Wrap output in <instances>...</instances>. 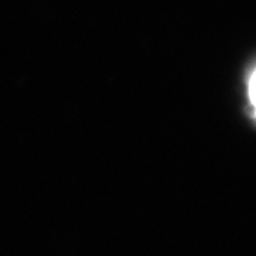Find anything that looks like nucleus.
I'll use <instances>...</instances> for the list:
<instances>
[{
  "mask_svg": "<svg viewBox=\"0 0 256 256\" xmlns=\"http://www.w3.org/2000/svg\"><path fill=\"white\" fill-rule=\"evenodd\" d=\"M243 86H244L246 96V113L250 116L252 121L255 119V64L252 62L247 66L243 76Z\"/></svg>",
  "mask_w": 256,
  "mask_h": 256,
  "instance_id": "f257e3e1",
  "label": "nucleus"
}]
</instances>
